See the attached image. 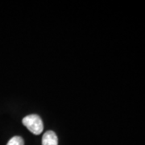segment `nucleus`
Instances as JSON below:
<instances>
[{
	"instance_id": "obj_2",
	"label": "nucleus",
	"mask_w": 145,
	"mask_h": 145,
	"mask_svg": "<svg viewBox=\"0 0 145 145\" xmlns=\"http://www.w3.org/2000/svg\"><path fill=\"white\" fill-rule=\"evenodd\" d=\"M42 145H58V138L54 131H48L42 137Z\"/></svg>"
},
{
	"instance_id": "obj_3",
	"label": "nucleus",
	"mask_w": 145,
	"mask_h": 145,
	"mask_svg": "<svg viewBox=\"0 0 145 145\" xmlns=\"http://www.w3.org/2000/svg\"><path fill=\"white\" fill-rule=\"evenodd\" d=\"M7 145H24V142L20 136H14L8 141Z\"/></svg>"
},
{
	"instance_id": "obj_1",
	"label": "nucleus",
	"mask_w": 145,
	"mask_h": 145,
	"mask_svg": "<svg viewBox=\"0 0 145 145\" xmlns=\"http://www.w3.org/2000/svg\"><path fill=\"white\" fill-rule=\"evenodd\" d=\"M23 124L34 135H40L44 130L41 119L37 114H29L23 119Z\"/></svg>"
}]
</instances>
